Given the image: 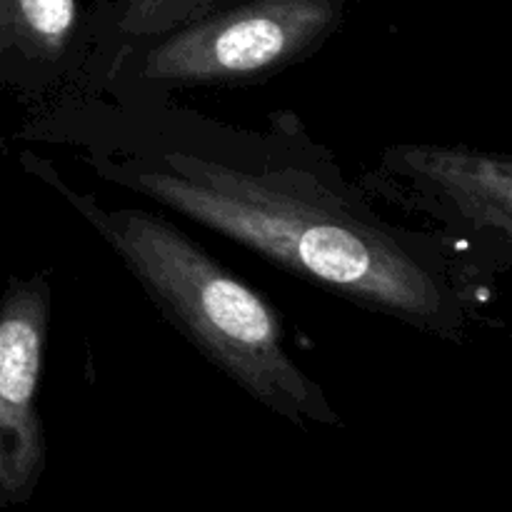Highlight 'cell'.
I'll return each instance as SVG.
<instances>
[{"label": "cell", "instance_id": "cell-1", "mask_svg": "<svg viewBox=\"0 0 512 512\" xmlns=\"http://www.w3.org/2000/svg\"><path fill=\"white\" fill-rule=\"evenodd\" d=\"M18 140L168 208L285 275L420 335L468 343L495 285L435 230L378 213L293 110L245 125L175 95L95 93L28 115Z\"/></svg>", "mask_w": 512, "mask_h": 512}, {"label": "cell", "instance_id": "cell-2", "mask_svg": "<svg viewBox=\"0 0 512 512\" xmlns=\"http://www.w3.org/2000/svg\"><path fill=\"white\" fill-rule=\"evenodd\" d=\"M18 163L100 235L158 313L250 400L288 423L343 428L318 380L295 363L280 313L163 215L105 205L35 150Z\"/></svg>", "mask_w": 512, "mask_h": 512}, {"label": "cell", "instance_id": "cell-3", "mask_svg": "<svg viewBox=\"0 0 512 512\" xmlns=\"http://www.w3.org/2000/svg\"><path fill=\"white\" fill-rule=\"evenodd\" d=\"M348 0H233L115 55L100 93L178 95L258 85L315 58L345 23Z\"/></svg>", "mask_w": 512, "mask_h": 512}, {"label": "cell", "instance_id": "cell-4", "mask_svg": "<svg viewBox=\"0 0 512 512\" xmlns=\"http://www.w3.org/2000/svg\"><path fill=\"white\" fill-rule=\"evenodd\" d=\"M360 188L373 200L435 223L493 283L512 265V160L503 153L438 143L380 150Z\"/></svg>", "mask_w": 512, "mask_h": 512}, {"label": "cell", "instance_id": "cell-5", "mask_svg": "<svg viewBox=\"0 0 512 512\" xmlns=\"http://www.w3.org/2000/svg\"><path fill=\"white\" fill-rule=\"evenodd\" d=\"M110 0H0V90L40 113L100 93Z\"/></svg>", "mask_w": 512, "mask_h": 512}, {"label": "cell", "instance_id": "cell-6", "mask_svg": "<svg viewBox=\"0 0 512 512\" xmlns=\"http://www.w3.org/2000/svg\"><path fill=\"white\" fill-rule=\"evenodd\" d=\"M50 318L48 273L13 275L0 295V505L28 500L45 468L38 388Z\"/></svg>", "mask_w": 512, "mask_h": 512}, {"label": "cell", "instance_id": "cell-7", "mask_svg": "<svg viewBox=\"0 0 512 512\" xmlns=\"http://www.w3.org/2000/svg\"><path fill=\"white\" fill-rule=\"evenodd\" d=\"M228 3L233 0H110L108 33L113 60L128 45L155 38Z\"/></svg>", "mask_w": 512, "mask_h": 512}]
</instances>
